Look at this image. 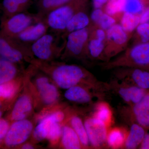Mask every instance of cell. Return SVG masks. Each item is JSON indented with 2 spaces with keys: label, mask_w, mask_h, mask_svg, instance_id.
Here are the masks:
<instances>
[{
  "label": "cell",
  "mask_w": 149,
  "mask_h": 149,
  "mask_svg": "<svg viewBox=\"0 0 149 149\" xmlns=\"http://www.w3.org/2000/svg\"><path fill=\"white\" fill-rule=\"evenodd\" d=\"M85 77L83 70L77 65H64L57 67L54 70L52 77L60 88L63 89L77 85Z\"/></svg>",
  "instance_id": "6da1fadb"
},
{
  "label": "cell",
  "mask_w": 149,
  "mask_h": 149,
  "mask_svg": "<svg viewBox=\"0 0 149 149\" xmlns=\"http://www.w3.org/2000/svg\"><path fill=\"white\" fill-rule=\"evenodd\" d=\"M33 129V125L29 120H17L13 123L8 131L5 141L9 146H17L24 143L29 138Z\"/></svg>",
  "instance_id": "7a4b0ae2"
},
{
  "label": "cell",
  "mask_w": 149,
  "mask_h": 149,
  "mask_svg": "<svg viewBox=\"0 0 149 149\" xmlns=\"http://www.w3.org/2000/svg\"><path fill=\"white\" fill-rule=\"evenodd\" d=\"M90 143L94 148H100L107 142V126L94 117L88 118L84 123Z\"/></svg>",
  "instance_id": "3957f363"
},
{
  "label": "cell",
  "mask_w": 149,
  "mask_h": 149,
  "mask_svg": "<svg viewBox=\"0 0 149 149\" xmlns=\"http://www.w3.org/2000/svg\"><path fill=\"white\" fill-rule=\"evenodd\" d=\"M73 13L71 7L61 6L51 12L48 17V24L51 28L55 30L64 29L66 28Z\"/></svg>",
  "instance_id": "277c9868"
},
{
  "label": "cell",
  "mask_w": 149,
  "mask_h": 149,
  "mask_svg": "<svg viewBox=\"0 0 149 149\" xmlns=\"http://www.w3.org/2000/svg\"><path fill=\"white\" fill-rule=\"evenodd\" d=\"M36 86L41 98L46 104H52L57 100L58 97L57 89L54 85L50 83L47 77L37 78Z\"/></svg>",
  "instance_id": "5b68a950"
},
{
  "label": "cell",
  "mask_w": 149,
  "mask_h": 149,
  "mask_svg": "<svg viewBox=\"0 0 149 149\" xmlns=\"http://www.w3.org/2000/svg\"><path fill=\"white\" fill-rule=\"evenodd\" d=\"M65 115L61 111H58L43 118L34 130L35 139L40 141L46 139L50 126L54 122L60 123L64 119Z\"/></svg>",
  "instance_id": "8992f818"
},
{
  "label": "cell",
  "mask_w": 149,
  "mask_h": 149,
  "mask_svg": "<svg viewBox=\"0 0 149 149\" xmlns=\"http://www.w3.org/2000/svg\"><path fill=\"white\" fill-rule=\"evenodd\" d=\"M54 37L50 35H44L35 41L32 47L33 54L40 59L46 60L52 54Z\"/></svg>",
  "instance_id": "52a82bcc"
},
{
  "label": "cell",
  "mask_w": 149,
  "mask_h": 149,
  "mask_svg": "<svg viewBox=\"0 0 149 149\" xmlns=\"http://www.w3.org/2000/svg\"><path fill=\"white\" fill-rule=\"evenodd\" d=\"M133 113L137 123L149 129V91L141 101L133 106Z\"/></svg>",
  "instance_id": "ba28073f"
},
{
  "label": "cell",
  "mask_w": 149,
  "mask_h": 149,
  "mask_svg": "<svg viewBox=\"0 0 149 149\" xmlns=\"http://www.w3.org/2000/svg\"><path fill=\"white\" fill-rule=\"evenodd\" d=\"M88 38V31L85 28L71 32L68 37V49L74 54L79 55L82 52Z\"/></svg>",
  "instance_id": "9c48e42d"
},
{
  "label": "cell",
  "mask_w": 149,
  "mask_h": 149,
  "mask_svg": "<svg viewBox=\"0 0 149 149\" xmlns=\"http://www.w3.org/2000/svg\"><path fill=\"white\" fill-rule=\"evenodd\" d=\"M64 96L70 101L80 104L90 103L93 98L90 91L77 85L67 89Z\"/></svg>",
  "instance_id": "30bf717a"
},
{
  "label": "cell",
  "mask_w": 149,
  "mask_h": 149,
  "mask_svg": "<svg viewBox=\"0 0 149 149\" xmlns=\"http://www.w3.org/2000/svg\"><path fill=\"white\" fill-rule=\"evenodd\" d=\"M32 102L28 96L24 95L18 99L14 107L11 118L15 121L23 120L32 110Z\"/></svg>",
  "instance_id": "8fae6325"
},
{
  "label": "cell",
  "mask_w": 149,
  "mask_h": 149,
  "mask_svg": "<svg viewBox=\"0 0 149 149\" xmlns=\"http://www.w3.org/2000/svg\"><path fill=\"white\" fill-rule=\"evenodd\" d=\"M130 56L132 62L139 66L149 65V42L141 43L131 49Z\"/></svg>",
  "instance_id": "7c38bea8"
},
{
  "label": "cell",
  "mask_w": 149,
  "mask_h": 149,
  "mask_svg": "<svg viewBox=\"0 0 149 149\" xmlns=\"http://www.w3.org/2000/svg\"><path fill=\"white\" fill-rule=\"evenodd\" d=\"M145 128L138 123H133L130 127V130L125 139V148L133 149L138 148L141 145L146 134Z\"/></svg>",
  "instance_id": "4fadbf2b"
},
{
  "label": "cell",
  "mask_w": 149,
  "mask_h": 149,
  "mask_svg": "<svg viewBox=\"0 0 149 149\" xmlns=\"http://www.w3.org/2000/svg\"><path fill=\"white\" fill-rule=\"evenodd\" d=\"M61 142L65 149L81 148V144L77 134L72 127L65 126L62 129Z\"/></svg>",
  "instance_id": "5bb4252c"
},
{
  "label": "cell",
  "mask_w": 149,
  "mask_h": 149,
  "mask_svg": "<svg viewBox=\"0 0 149 149\" xmlns=\"http://www.w3.org/2000/svg\"><path fill=\"white\" fill-rule=\"evenodd\" d=\"M32 23L31 17L24 13L16 15L10 19L8 27L10 31L15 34L20 33L30 26Z\"/></svg>",
  "instance_id": "9a60e30c"
},
{
  "label": "cell",
  "mask_w": 149,
  "mask_h": 149,
  "mask_svg": "<svg viewBox=\"0 0 149 149\" xmlns=\"http://www.w3.org/2000/svg\"><path fill=\"white\" fill-rule=\"evenodd\" d=\"M128 133L122 128H115L108 132L107 142L109 147L119 148L124 145Z\"/></svg>",
  "instance_id": "2e32d148"
},
{
  "label": "cell",
  "mask_w": 149,
  "mask_h": 149,
  "mask_svg": "<svg viewBox=\"0 0 149 149\" xmlns=\"http://www.w3.org/2000/svg\"><path fill=\"white\" fill-rule=\"evenodd\" d=\"M46 31L45 25L42 23L29 26L19 34V38L23 42L35 41L45 35Z\"/></svg>",
  "instance_id": "e0dca14e"
},
{
  "label": "cell",
  "mask_w": 149,
  "mask_h": 149,
  "mask_svg": "<svg viewBox=\"0 0 149 149\" xmlns=\"http://www.w3.org/2000/svg\"><path fill=\"white\" fill-rule=\"evenodd\" d=\"M0 56L3 59L11 63L17 62L22 59L19 51L14 49L4 40L0 39Z\"/></svg>",
  "instance_id": "ac0fdd59"
},
{
  "label": "cell",
  "mask_w": 149,
  "mask_h": 149,
  "mask_svg": "<svg viewBox=\"0 0 149 149\" xmlns=\"http://www.w3.org/2000/svg\"><path fill=\"white\" fill-rule=\"evenodd\" d=\"M93 116L103 122L108 128L112 122V111L109 105L105 102H100L96 105Z\"/></svg>",
  "instance_id": "d6986e66"
},
{
  "label": "cell",
  "mask_w": 149,
  "mask_h": 149,
  "mask_svg": "<svg viewBox=\"0 0 149 149\" xmlns=\"http://www.w3.org/2000/svg\"><path fill=\"white\" fill-rule=\"evenodd\" d=\"M70 124L71 127L78 136L82 146H88L90 142L85 125L81 118L78 116H73L70 120Z\"/></svg>",
  "instance_id": "ffe728a7"
},
{
  "label": "cell",
  "mask_w": 149,
  "mask_h": 149,
  "mask_svg": "<svg viewBox=\"0 0 149 149\" xmlns=\"http://www.w3.org/2000/svg\"><path fill=\"white\" fill-rule=\"evenodd\" d=\"M16 73V69L12 63L6 60H0V84L9 82Z\"/></svg>",
  "instance_id": "44dd1931"
},
{
  "label": "cell",
  "mask_w": 149,
  "mask_h": 149,
  "mask_svg": "<svg viewBox=\"0 0 149 149\" xmlns=\"http://www.w3.org/2000/svg\"><path fill=\"white\" fill-rule=\"evenodd\" d=\"M134 85L149 91V72L139 68L134 69L131 74Z\"/></svg>",
  "instance_id": "7402d4cb"
},
{
  "label": "cell",
  "mask_w": 149,
  "mask_h": 149,
  "mask_svg": "<svg viewBox=\"0 0 149 149\" xmlns=\"http://www.w3.org/2000/svg\"><path fill=\"white\" fill-rule=\"evenodd\" d=\"M89 19L84 13L79 12L73 15L70 19L66 28L70 32L84 29L89 24Z\"/></svg>",
  "instance_id": "603a6c76"
},
{
  "label": "cell",
  "mask_w": 149,
  "mask_h": 149,
  "mask_svg": "<svg viewBox=\"0 0 149 149\" xmlns=\"http://www.w3.org/2000/svg\"><path fill=\"white\" fill-rule=\"evenodd\" d=\"M148 91L133 85L126 88V99L125 102L133 106L141 101Z\"/></svg>",
  "instance_id": "cb8c5ba5"
},
{
  "label": "cell",
  "mask_w": 149,
  "mask_h": 149,
  "mask_svg": "<svg viewBox=\"0 0 149 149\" xmlns=\"http://www.w3.org/2000/svg\"><path fill=\"white\" fill-rule=\"evenodd\" d=\"M121 25L114 24L109 28L107 32V37L118 45H122L127 40V35Z\"/></svg>",
  "instance_id": "d4e9b609"
},
{
  "label": "cell",
  "mask_w": 149,
  "mask_h": 149,
  "mask_svg": "<svg viewBox=\"0 0 149 149\" xmlns=\"http://www.w3.org/2000/svg\"><path fill=\"white\" fill-rule=\"evenodd\" d=\"M123 28L127 32H131L140 23V16L138 15L125 12L121 21Z\"/></svg>",
  "instance_id": "484cf974"
},
{
  "label": "cell",
  "mask_w": 149,
  "mask_h": 149,
  "mask_svg": "<svg viewBox=\"0 0 149 149\" xmlns=\"http://www.w3.org/2000/svg\"><path fill=\"white\" fill-rule=\"evenodd\" d=\"M143 9V4L141 0H125L123 11L138 15Z\"/></svg>",
  "instance_id": "4316f807"
},
{
  "label": "cell",
  "mask_w": 149,
  "mask_h": 149,
  "mask_svg": "<svg viewBox=\"0 0 149 149\" xmlns=\"http://www.w3.org/2000/svg\"><path fill=\"white\" fill-rule=\"evenodd\" d=\"M16 90V85L11 81L0 84V98H10L15 94Z\"/></svg>",
  "instance_id": "83f0119b"
},
{
  "label": "cell",
  "mask_w": 149,
  "mask_h": 149,
  "mask_svg": "<svg viewBox=\"0 0 149 149\" xmlns=\"http://www.w3.org/2000/svg\"><path fill=\"white\" fill-rule=\"evenodd\" d=\"M29 0H3L4 6L11 13L16 12L29 3Z\"/></svg>",
  "instance_id": "f1b7e54d"
},
{
  "label": "cell",
  "mask_w": 149,
  "mask_h": 149,
  "mask_svg": "<svg viewBox=\"0 0 149 149\" xmlns=\"http://www.w3.org/2000/svg\"><path fill=\"white\" fill-rule=\"evenodd\" d=\"M125 0H109L106 7V11L109 15H113L123 11Z\"/></svg>",
  "instance_id": "f546056e"
},
{
  "label": "cell",
  "mask_w": 149,
  "mask_h": 149,
  "mask_svg": "<svg viewBox=\"0 0 149 149\" xmlns=\"http://www.w3.org/2000/svg\"><path fill=\"white\" fill-rule=\"evenodd\" d=\"M62 129L59 123H54L49 128L46 139L53 143L57 142L61 137Z\"/></svg>",
  "instance_id": "4dcf8cb0"
},
{
  "label": "cell",
  "mask_w": 149,
  "mask_h": 149,
  "mask_svg": "<svg viewBox=\"0 0 149 149\" xmlns=\"http://www.w3.org/2000/svg\"><path fill=\"white\" fill-rule=\"evenodd\" d=\"M89 49L92 56L97 57L101 54L104 49L103 41L98 39L91 40L89 44Z\"/></svg>",
  "instance_id": "1f68e13d"
},
{
  "label": "cell",
  "mask_w": 149,
  "mask_h": 149,
  "mask_svg": "<svg viewBox=\"0 0 149 149\" xmlns=\"http://www.w3.org/2000/svg\"><path fill=\"white\" fill-rule=\"evenodd\" d=\"M70 0H42L41 5L47 10H53L63 6Z\"/></svg>",
  "instance_id": "d6a6232c"
},
{
  "label": "cell",
  "mask_w": 149,
  "mask_h": 149,
  "mask_svg": "<svg viewBox=\"0 0 149 149\" xmlns=\"http://www.w3.org/2000/svg\"><path fill=\"white\" fill-rule=\"evenodd\" d=\"M137 32L142 42H149V22L140 23L137 27Z\"/></svg>",
  "instance_id": "836d02e7"
},
{
  "label": "cell",
  "mask_w": 149,
  "mask_h": 149,
  "mask_svg": "<svg viewBox=\"0 0 149 149\" xmlns=\"http://www.w3.org/2000/svg\"><path fill=\"white\" fill-rule=\"evenodd\" d=\"M115 22V20L114 19L109 16V15L103 13L97 23L102 29H107L114 25Z\"/></svg>",
  "instance_id": "e575fe53"
},
{
  "label": "cell",
  "mask_w": 149,
  "mask_h": 149,
  "mask_svg": "<svg viewBox=\"0 0 149 149\" xmlns=\"http://www.w3.org/2000/svg\"><path fill=\"white\" fill-rule=\"evenodd\" d=\"M9 126L7 121L0 119V141L5 138Z\"/></svg>",
  "instance_id": "d590c367"
},
{
  "label": "cell",
  "mask_w": 149,
  "mask_h": 149,
  "mask_svg": "<svg viewBox=\"0 0 149 149\" xmlns=\"http://www.w3.org/2000/svg\"><path fill=\"white\" fill-rule=\"evenodd\" d=\"M140 23H146L149 22V6L144 9L140 14Z\"/></svg>",
  "instance_id": "8d00e7d4"
},
{
  "label": "cell",
  "mask_w": 149,
  "mask_h": 149,
  "mask_svg": "<svg viewBox=\"0 0 149 149\" xmlns=\"http://www.w3.org/2000/svg\"><path fill=\"white\" fill-rule=\"evenodd\" d=\"M102 11L99 8H97L93 12L91 15V18L92 20L95 22L98 23L100 18L101 17L103 14Z\"/></svg>",
  "instance_id": "74e56055"
},
{
  "label": "cell",
  "mask_w": 149,
  "mask_h": 149,
  "mask_svg": "<svg viewBox=\"0 0 149 149\" xmlns=\"http://www.w3.org/2000/svg\"><path fill=\"white\" fill-rule=\"evenodd\" d=\"M140 148L149 149V133H146L140 146Z\"/></svg>",
  "instance_id": "f35d334b"
},
{
  "label": "cell",
  "mask_w": 149,
  "mask_h": 149,
  "mask_svg": "<svg viewBox=\"0 0 149 149\" xmlns=\"http://www.w3.org/2000/svg\"><path fill=\"white\" fill-rule=\"evenodd\" d=\"M109 0H93V5L96 8H100Z\"/></svg>",
  "instance_id": "ab89813d"
},
{
  "label": "cell",
  "mask_w": 149,
  "mask_h": 149,
  "mask_svg": "<svg viewBox=\"0 0 149 149\" xmlns=\"http://www.w3.org/2000/svg\"><path fill=\"white\" fill-rule=\"evenodd\" d=\"M97 39L99 40L103 41L104 39L105 38V34L102 29H100L97 30Z\"/></svg>",
  "instance_id": "60d3db41"
},
{
  "label": "cell",
  "mask_w": 149,
  "mask_h": 149,
  "mask_svg": "<svg viewBox=\"0 0 149 149\" xmlns=\"http://www.w3.org/2000/svg\"><path fill=\"white\" fill-rule=\"evenodd\" d=\"M22 148L25 149H33V147L30 144H24V145L22 146Z\"/></svg>",
  "instance_id": "b9f144b4"
},
{
  "label": "cell",
  "mask_w": 149,
  "mask_h": 149,
  "mask_svg": "<svg viewBox=\"0 0 149 149\" xmlns=\"http://www.w3.org/2000/svg\"><path fill=\"white\" fill-rule=\"evenodd\" d=\"M2 116V113L0 111V119H1V118Z\"/></svg>",
  "instance_id": "7bdbcfd3"
}]
</instances>
